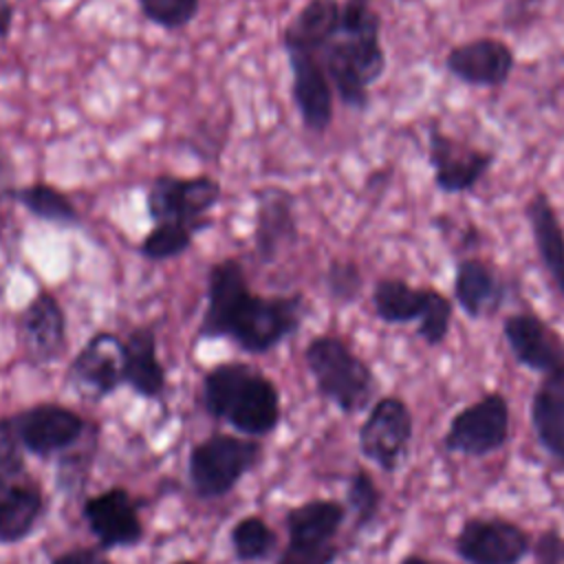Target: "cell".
Returning a JSON list of instances; mask_svg holds the SVG:
<instances>
[{
    "instance_id": "4dcf8cb0",
    "label": "cell",
    "mask_w": 564,
    "mask_h": 564,
    "mask_svg": "<svg viewBox=\"0 0 564 564\" xmlns=\"http://www.w3.org/2000/svg\"><path fill=\"white\" fill-rule=\"evenodd\" d=\"M273 542H275L273 531L267 527V522L262 518H256V516L240 520L231 531L234 553L242 562L264 557L271 551Z\"/></svg>"
},
{
    "instance_id": "e0dca14e",
    "label": "cell",
    "mask_w": 564,
    "mask_h": 564,
    "mask_svg": "<svg viewBox=\"0 0 564 564\" xmlns=\"http://www.w3.org/2000/svg\"><path fill=\"white\" fill-rule=\"evenodd\" d=\"M452 291L458 308L467 317L482 319L505 304L509 284L491 262L478 256H465L456 262Z\"/></svg>"
},
{
    "instance_id": "74e56055",
    "label": "cell",
    "mask_w": 564,
    "mask_h": 564,
    "mask_svg": "<svg viewBox=\"0 0 564 564\" xmlns=\"http://www.w3.org/2000/svg\"><path fill=\"white\" fill-rule=\"evenodd\" d=\"M482 245V234L476 225H467L465 231H460V249L463 251H474Z\"/></svg>"
},
{
    "instance_id": "836d02e7",
    "label": "cell",
    "mask_w": 564,
    "mask_h": 564,
    "mask_svg": "<svg viewBox=\"0 0 564 564\" xmlns=\"http://www.w3.org/2000/svg\"><path fill=\"white\" fill-rule=\"evenodd\" d=\"M339 549L333 540L289 535V544L278 564H333Z\"/></svg>"
},
{
    "instance_id": "60d3db41",
    "label": "cell",
    "mask_w": 564,
    "mask_h": 564,
    "mask_svg": "<svg viewBox=\"0 0 564 564\" xmlns=\"http://www.w3.org/2000/svg\"><path fill=\"white\" fill-rule=\"evenodd\" d=\"M176 564H194V562H176Z\"/></svg>"
},
{
    "instance_id": "5b68a950",
    "label": "cell",
    "mask_w": 564,
    "mask_h": 564,
    "mask_svg": "<svg viewBox=\"0 0 564 564\" xmlns=\"http://www.w3.org/2000/svg\"><path fill=\"white\" fill-rule=\"evenodd\" d=\"M511 432L509 399L500 390H489L458 410L445 434L443 449L469 458H482L502 449Z\"/></svg>"
},
{
    "instance_id": "ab89813d",
    "label": "cell",
    "mask_w": 564,
    "mask_h": 564,
    "mask_svg": "<svg viewBox=\"0 0 564 564\" xmlns=\"http://www.w3.org/2000/svg\"><path fill=\"white\" fill-rule=\"evenodd\" d=\"M399 564H432V562L427 557H423V555H414L412 553V555H405Z\"/></svg>"
},
{
    "instance_id": "44dd1931",
    "label": "cell",
    "mask_w": 564,
    "mask_h": 564,
    "mask_svg": "<svg viewBox=\"0 0 564 564\" xmlns=\"http://www.w3.org/2000/svg\"><path fill=\"white\" fill-rule=\"evenodd\" d=\"M538 258L564 297V227L546 192H535L524 207Z\"/></svg>"
},
{
    "instance_id": "83f0119b",
    "label": "cell",
    "mask_w": 564,
    "mask_h": 564,
    "mask_svg": "<svg viewBox=\"0 0 564 564\" xmlns=\"http://www.w3.org/2000/svg\"><path fill=\"white\" fill-rule=\"evenodd\" d=\"M196 231L181 223H154V227L143 236L139 251L145 260L163 262L170 258L183 256L192 242Z\"/></svg>"
},
{
    "instance_id": "1f68e13d",
    "label": "cell",
    "mask_w": 564,
    "mask_h": 564,
    "mask_svg": "<svg viewBox=\"0 0 564 564\" xmlns=\"http://www.w3.org/2000/svg\"><path fill=\"white\" fill-rule=\"evenodd\" d=\"M324 284L337 304H352L364 289V273L350 258H333L324 273Z\"/></svg>"
},
{
    "instance_id": "f35d334b",
    "label": "cell",
    "mask_w": 564,
    "mask_h": 564,
    "mask_svg": "<svg viewBox=\"0 0 564 564\" xmlns=\"http://www.w3.org/2000/svg\"><path fill=\"white\" fill-rule=\"evenodd\" d=\"M13 15H15L13 2H11V0H0V37H2V40L9 37V33H11Z\"/></svg>"
},
{
    "instance_id": "5bb4252c",
    "label": "cell",
    "mask_w": 564,
    "mask_h": 564,
    "mask_svg": "<svg viewBox=\"0 0 564 564\" xmlns=\"http://www.w3.org/2000/svg\"><path fill=\"white\" fill-rule=\"evenodd\" d=\"M445 70L460 84L476 88L505 86L513 73L516 55L498 37H476L456 44L445 55Z\"/></svg>"
},
{
    "instance_id": "603a6c76",
    "label": "cell",
    "mask_w": 564,
    "mask_h": 564,
    "mask_svg": "<svg viewBox=\"0 0 564 564\" xmlns=\"http://www.w3.org/2000/svg\"><path fill=\"white\" fill-rule=\"evenodd\" d=\"M126 346V383L143 394L156 397L165 386V372L156 355V335L150 326H137L123 339Z\"/></svg>"
},
{
    "instance_id": "d6986e66",
    "label": "cell",
    "mask_w": 564,
    "mask_h": 564,
    "mask_svg": "<svg viewBox=\"0 0 564 564\" xmlns=\"http://www.w3.org/2000/svg\"><path fill=\"white\" fill-rule=\"evenodd\" d=\"M84 518L104 549L130 546L141 540V522L130 496L115 487L84 505Z\"/></svg>"
},
{
    "instance_id": "ffe728a7",
    "label": "cell",
    "mask_w": 564,
    "mask_h": 564,
    "mask_svg": "<svg viewBox=\"0 0 564 564\" xmlns=\"http://www.w3.org/2000/svg\"><path fill=\"white\" fill-rule=\"evenodd\" d=\"M529 421L538 445L564 469V368L542 377L531 397Z\"/></svg>"
},
{
    "instance_id": "8fae6325",
    "label": "cell",
    "mask_w": 564,
    "mask_h": 564,
    "mask_svg": "<svg viewBox=\"0 0 564 564\" xmlns=\"http://www.w3.org/2000/svg\"><path fill=\"white\" fill-rule=\"evenodd\" d=\"M18 341L33 366H48L66 350V315L51 291L40 289L20 311Z\"/></svg>"
},
{
    "instance_id": "d6a6232c",
    "label": "cell",
    "mask_w": 564,
    "mask_h": 564,
    "mask_svg": "<svg viewBox=\"0 0 564 564\" xmlns=\"http://www.w3.org/2000/svg\"><path fill=\"white\" fill-rule=\"evenodd\" d=\"M137 2L145 20L167 31L185 29L200 11V0H137Z\"/></svg>"
},
{
    "instance_id": "d4e9b609",
    "label": "cell",
    "mask_w": 564,
    "mask_h": 564,
    "mask_svg": "<svg viewBox=\"0 0 564 564\" xmlns=\"http://www.w3.org/2000/svg\"><path fill=\"white\" fill-rule=\"evenodd\" d=\"M42 513V494L31 482H13L0 494V544L26 538Z\"/></svg>"
},
{
    "instance_id": "e575fe53",
    "label": "cell",
    "mask_w": 564,
    "mask_h": 564,
    "mask_svg": "<svg viewBox=\"0 0 564 564\" xmlns=\"http://www.w3.org/2000/svg\"><path fill=\"white\" fill-rule=\"evenodd\" d=\"M533 564H564V535L557 529H542L531 542Z\"/></svg>"
},
{
    "instance_id": "4316f807",
    "label": "cell",
    "mask_w": 564,
    "mask_h": 564,
    "mask_svg": "<svg viewBox=\"0 0 564 564\" xmlns=\"http://www.w3.org/2000/svg\"><path fill=\"white\" fill-rule=\"evenodd\" d=\"M346 518V507L337 500H308L300 507H293L286 513L289 535L335 540L341 522Z\"/></svg>"
},
{
    "instance_id": "f1b7e54d",
    "label": "cell",
    "mask_w": 564,
    "mask_h": 564,
    "mask_svg": "<svg viewBox=\"0 0 564 564\" xmlns=\"http://www.w3.org/2000/svg\"><path fill=\"white\" fill-rule=\"evenodd\" d=\"M346 502L348 511L355 518V529H364L375 522L381 509V491L375 482V478L366 469H357L346 489Z\"/></svg>"
},
{
    "instance_id": "f546056e",
    "label": "cell",
    "mask_w": 564,
    "mask_h": 564,
    "mask_svg": "<svg viewBox=\"0 0 564 564\" xmlns=\"http://www.w3.org/2000/svg\"><path fill=\"white\" fill-rule=\"evenodd\" d=\"M452 315H454L452 300L447 295H443L441 291H436L434 286H430V295H427L423 315L416 322L419 324L416 335L423 339V344H427L430 348L441 346L449 335Z\"/></svg>"
},
{
    "instance_id": "7402d4cb",
    "label": "cell",
    "mask_w": 564,
    "mask_h": 564,
    "mask_svg": "<svg viewBox=\"0 0 564 564\" xmlns=\"http://www.w3.org/2000/svg\"><path fill=\"white\" fill-rule=\"evenodd\" d=\"M339 0H308L284 29V51L319 55L339 33Z\"/></svg>"
},
{
    "instance_id": "2e32d148",
    "label": "cell",
    "mask_w": 564,
    "mask_h": 564,
    "mask_svg": "<svg viewBox=\"0 0 564 564\" xmlns=\"http://www.w3.org/2000/svg\"><path fill=\"white\" fill-rule=\"evenodd\" d=\"M9 425L29 452L37 456H48L73 445L79 438L84 430V419L68 408L46 403L20 412Z\"/></svg>"
},
{
    "instance_id": "d590c367",
    "label": "cell",
    "mask_w": 564,
    "mask_h": 564,
    "mask_svg": "<svg viewBox=\"0 0 564 564\" xmlns=\"http://www.w3.org/2000/svg\"><path fill=\"white\" fill-rule=\"evenodd\" d=\"M20 471H22V456L15 447V441L9 432H2L0 427V494L13 485Z\"/></svg>"
},
{
    "instance_id": "52a82bcc",
    "label": "cell",
    "mask_w": 564,
    "mask_h": 564,
    "mask_svg": "<svg viewBox=\"0 0 564 564\" xmlns=\"http://www.w3.org/2000/svg\"><path fill=\"white\" fill-rule=\"evenodd\" d=\"M414 419L401 397L388 394L372 403L359 427V452L379 469L392 474L410 452Z\"/></svg>"
},
{
    "instance_id": "484cf974",
    "label": "cell",
    "mask_w": 564,
    "mask_h": 564,
    "mask_svg": "<svg viewBox=\"0 0 564 564\" xmlns=\"http://www.w3.org/2000/svg\"><path fill=\"white\" fill-rule=\"evenodd\" d=\"M11 194L15 203H20L31 216H35L42 223L55 227H79L82 223V216L75 203L68 198V194H64L59 187L46 181H35Z\"/></svg>"
},
{
    "instance_id": "3957f363",
    "label": "cell",
    "mask_w": 564,
    "mask_h": 564,
    "mask_svg": "<svg viewBox=\"0 0 564 564\" xmlns=\"http://www.w3.org/2000/svg\"><path fill=\"white\" fill-rule=\"evenodd\" d=\"M317 392L344 414L361 412L377 388L372 368L337 335H317L304 350Z\"/></svg>"
},
{
    "instance_id": "6da1fadb",
    "label": "cell",
    "mask_w": 564,
    "mask_h": 564,
    "mask_svg": "<svg viewBox=\"0 0 564 564\" xmlns=\"http://www.w3.org/2000/svg\"><path fill=\"white\" fill-rule=\"evenodd\" d=\"M308 311L302 293L260 295L249 289L238 258H223L207 271L203 339H231L245 352L262 355L293 335Z\"/></svg>"
},
{
    "instance_id": "7c38bea8",
    "label": "cell",
    "mask_w": 564,
    "mask_h": 564,
    "mask_svg": "<svg viewBox=\"0 0 564 564\" xmlns=\"http://www.w3.org/2000/svg\"><path fill=\"white\" fill-rule=\"evenodd\" d=\"M502 337L513 359L538 375L564 368V337L538 313L518 311L502 319Z\"/></svg>"
},
{
    "instance_id": "ac0fdd59",
    "label": "cell",
    "mask_w": 564,
    "mask_h": 564,
    "mask_svg": "<svg viewBox=\"0 0 564 564\" xmlns=\"http://www.w3.org/2000/svg\"><path fill=\"white\" fill-rule=\"evenodd\" d=\"M297 240L293 196L282 187H264L256 194L253 251L262 262H273L280 251Z\"/></svg>"
},
{
    "instance_id": "9c48e42d",
    "label": "cell",
    "mask_w": 564,
    "mask_h": 564,
    "mask_svg": "<svg viewBox=\"0 0 564 564\" xmlns=\"http://www.w3.org/2000/svg\"><path fill=\"white\" fill-rule=\"evenodd\" d=\"M496 161L491 150L467 145L441 128L427 132V163L434 185L443 194H467L487 176Z\"/></svg>"
},
{
    "instance_id": "30bf717a",
    "label": "cell",
    "mask_w": 564,
    "mask_h": 564,
    "mask_svg": "<svg viewBox=\"0 0 564 564\" xmlns=\"http://www.w3.org/2000/svg\"><path fill=\"white\" fill-rule=\"evenodd\" d=\"M335 44L359 70L368 86L377 84L388 66L381 44V18L372 0H344Z\"/></svg>"
},
{
    "instance_id": "8992f818",
    "label": "cell",
    "mask_w": 564,
    "mask_h": 564,
    "mask_svg": "<svg viewBox=\"0 0 564 564\" xmlns=\"http://www.w3.org/2000/svg\"><path fill=\"white\" fill-rule=\"evenodd\" d=\"M260 447L236 436H212L189 454V480L198 496H225L256 463Z\"/></svg>"
},
{
    "instance_id": "9a60e30c",
    "label": "cell",
    "mask_w": 564,
    "mask_h": 564,
    "mask_svg": "<svg viewBox=\"0 0 564 564\" xmlns=\"http://www.w3.org/2000/svg\"><path fill=\"white\" fill-rule=\"evenodd\" d=\"M70 379L93 399H101L126 383V346L115 333H95L70 364Z\"/></svg>"
},
{
    "instance_id": "7a4b0ae2",
    "label": "cell",
    "mask_w": 564,
    "mask_h": 564,
    "mask_svg": "<svg viewBox=\"0 0 564 564\" xmlns=\"http://www.w3.org/2000/svg\"><path fill=\"white\" fill-rule=\"evenodd\" d=\"M203 405L216 419L245 434H267L280 419L275 383L258 368L240 361L218 364L203 379Z\"/></svg>"
},
{
    "instance_id": "cb8c5ba5",
    "label": "cell",
    "mask_w": 564,
    "mask_h": 564,
    "mask_svg": "<svg viewBox=\"0 0 564 564\" xmlns=\"http://www.w3.org/2000/svg\"><path fill=\"white\" fill-rule=\"evenodd\" d=\"M430 286H414L403 278H379L370 291L375 315L386 324L419 322Z\"/></svg>"
},
{
    "instance_id": "8d00e7d4",
    "label": "cell",
    "mask_w": 564,
    "mask_h": 564,
    "mask_svg": "<svg viewBox=\"0 0 564 564\" xmlns=\"http://www.w3.org/2000/svg\"><path fill=\"white\" fill-rule=\"evenodd\" d=\"M53 564H112V562L93 549H75L57 555Z\"/></svg>"
},
{
    "instance_id": "277c9868",
    "label": "cell",
    "mask_w": 564,
    "mask_h": 564,
    "mask_svg": "<svg viewBox=\"0 0 564 564\" xmlns=\"http://www.w3.org/2000/svg\"><path fill=\"white\" fill-rule=\"evenodd\" d=\"M220 183L214 176L159 174L145 192V209L154 223H181L196 234L212 227L209 212L220 200Z\"/></svg>"
},
{
    "instance_id": "4fadbf2b",
    "label": "cell",
    "mask_w": 564,
    "mask_h": 564,
    "mask_svg": "<svg viewBox=\"0 0 564 564\" xmlns=\"http://www.w3.org/2000/svg\"><path fill=\"white\" fill-rule=\"evenodd\" d=\"M291 68V97L300 112L302 126L322 134L333 123L335 90L324 70L319 55L304 51H284Z\"/></svg>"
},
{
    "instance_id": "ba28073f",
    "label": "cell",
    "mask_w": 564,
    "mask_h": 564,
    "mask_svg": "<svg viewBox=\"0 0 564 564\" xmlns=\"http://www.w3.org/2000/svg\"><path fill=\"white\" fill-rule=\"evenodd\" d=\"M531 535L502 516H471L454 535V551L465 564H520L531 553Z\"/></svg>"
}]
</instances>
